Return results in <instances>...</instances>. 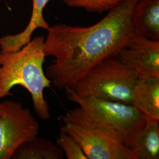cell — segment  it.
Listing matches in <instances>:
<instances>
[{
    "mask_svg": "<svg viewBox=\"0 0 159 159\" xmlns=\"http://www.w3.org/2000/svg\"><path fill=\"white\" fill-rule=\"evenodd\" d=\"M139 0H125L87 27L56 24L47 30L46 57L54 58L46 75L60 89L70 87L104 60L118 56L134 35L131 15Z\"/></svg>",
    "mask_w": 159,
    "mask_h": 159,
    "instance_id": "6da1fadb",
    "label": "cell"
},
{
    "mask_svg": "<svg viewBox=\"0 0 159 159\" xmlns=\"http://www.w3.org/2000/svg\"><path fill=\"white\" fill-rule=\"evenodd\" d=\"M45 38L37 36L16 51H0V100L12 96L14 87L22 86L30 93L37 115L44 120L50 117L44 90L51 83L43 70Z\"/></svg>",
    "mask_w": 159,
    "mask_h": 159,
    "instance_id": "7a4b0ae2",
    "label": "cell"
},
{
    "mask_svg": "<svg viewBox=\"0 0 159 159\" xmlns=\"http://www.w3.org/2000/svg\"><path fill=\"white\" fill-rule=\"evenodd\" d=\"M61 130L79 144L87 159H135L118 131L93 118L82 108L61 117Z\"/></svg>",
    "mask_w": 159,
    "mask_h": 159,
    "instance_id": "3957f363",
    "label": "cell"
},
{
    "mask_svg": "<svg viewBox=\"0 0 159 159\" xmlns=\"http://www.w3.org/2000/svg\"><path fill=\"white\" fill-rule=\"evenodd\" d=\"M137 79L135 74L116 56L97 64L68 87L78 96L131 104Z\"/></svg>",
    "mask_w": 159,
    "mask_h": 159,
    "instance_id": "277c9868",
    "label": "cell"
},
{
    "mask_svg": "<svg viewBox=\"0 0 159 159\" xmlns=\"http://www.w3.org/2000/svg\"><path fill=\"white\" fill-rule=\"evenodd\" d=\"M68 99L78 104L93 118L118 131L127 146L146 123V119L134 106L91 97L78 96L68 87L64 88Z\"/></svg>",
    "mask_w": 159,
    "mask_h": 159,
    "instance_id": "5b68a950",
    "label": "cell"
},
{
    "mask_svg": "<svg viewBox=\"0 0 159 159\" xmlns=\"http://www.w3.org/2000/svg\"><path fill=\"white\" fill-rule=\"evenodd\" d=\"M0 159H11L18 148L37 136L40 125L20 102H0Z\"/></svg>",
    "mask_w": 159,
    "mask_h": 159,
    "instance_id": "8992f818",
    "label": "cell"
},
{
    "mask_svg": "<svg viewBox=\"0 0 159 159\" xmlns=\"http://www.w3.org/2000/svg\"><path fill=\"white\" fill-rule=\"evenodd\" d=\"M118 57L137 79L159 78V41L134 34Z\"/></svg>",
    "mask_w": 159,
    "mask_h": 159,
    "instance_id": "52a82bcc",
    "label": "cell"
},
{
    "mask_svg": "<svg viewBox=\"0 0 159 159\" xmlns=\"http://www.w3.org/2000/svg\"><path fill=\"white\" fill-rule=\"evenodd\" d=\"M131 104L146 120L159 121V78L137 79Z\"/></svg>",
    "mask_w": 159,
    "mask_h": 159,
    "instance_id": "ba28073f",
    "label": "cell"
},
{
    "mask_svg": "<svg viewBox=\"0 0 159 159\" xmlns=\"http://www.w3.org/2000/svg\"><path fill=\"white\" fill-rule=\"evenodd\" d=\"M134 34L159 41V0H139L131 15Z\"/></svg>",
    "mask_w": 159,
    "mask_h": 159,
    "instance_id": "9c48e42d",
    "label": "cell"
},
{
    "mask_svg": "<svg viewBox=\"0 0 159 159\" xmlns=\"http://www.w3.org/2000/svg\"><path fill=\"white\" fill-rule=\"evenodd\" d=\"M50 0H32V12L28 25L23 31L0 37V49L2 51H16L31 40V36L38 29L47 30L50 25L43 16V11Z\"/></svg>",
    "mask_w": 159,
    "mask_h": 159,
    "instance_id": "30bf717a",
    "label": "cell"
},
{
    "mask_svg": "<svg viewBox=\"0 0 159 159\" xmlns=\"http://www.w3.org/2000/svg\"><path fill=\"white\" fill-rule=\"evenodd\" d=\"M128 148L135 159H159V121L146 120Z\"/></svg>",
    "mask_w": 159,
    "mask_h": 159,
    "instance_id": "8fae6325",
    "label": "cell"
},
{
    "mask_svg": "<svg viewBox=\"0 0 159 159\" xmlns=\"http://www.w3.org/2000/svg\"><path fill=\"white\" fill-rule=\"evenodd\" d=\"M63 150L50 140L36 136L24 143L12 155L14 159H63Z\"/></svg>",
    "mask_w": 159,
    "mask_h": 159,
    "instance_id": "7c38bea8",
    "label": "cell"
},
{
    "mask_svg": "<svg viewBox=\"0 0 159 159\" xmlns=\"http://www.w3.org/2000/svg\"><path fill=\"white\" fill-rule=\"evenodd\" d=\"M125 0H62L70 7L83 8L91 12L102 13L113 9Z\"/></svg>",
    "mask_w": 159,
    "mask_h": 159,
    "instance_id": "4fadbf2b",
    "label": "cell"
},
{
    "mask_svg": "<svg viewBox=\"0 0 159 159\" xmlns=\"http://www.w3.org/2000/svg\"><path fill=\"white\" fill-rule=\"evenodd\" d=\"M56 144L68 159H87L79 144L66 133L60 130Z\"/></svg>",
    "mask_w": 159,
    "mask_h": 159,
    "instance_id": "5bb4252c",
    "label": "cell"
},
{
    "mask_svg": "<svg viewBox=\"0 0 159 159\" xmlns=\"http://www.w3.org/2000/svg\"><path fill=\"white\" fill-rule=\"evenodd\" d=\"M2 113V108H1V106L0 104V115H1Z\"/></svg>",
    "mask_w": 159,
    "mask_h": 159,
    "instance_id": "9a60e30c",
    "label": "cell"
}]
</instances>
